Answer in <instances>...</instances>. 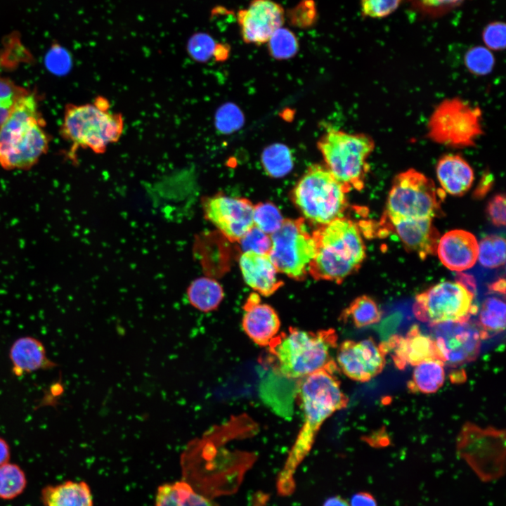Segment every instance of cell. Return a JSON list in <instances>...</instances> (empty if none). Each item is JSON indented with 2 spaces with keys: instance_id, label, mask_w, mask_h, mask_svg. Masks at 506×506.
Returning <instances> with one entry per match:
<instances>
[{
  "instance_id": "obj_1",
  "label": "cell",
  "mask_w": 506,
  "mask_h": 506,
  "mask_svg": "<svg viewBox=\"0 0 506 506\" xmlns=\"http://www.w3.org/2000/svg\"><path fill=\"white\" fill-rule=\"evenodd\" d=\"M337 365L319 370L301 379L299 396L304 420L283 469L277 479L279 495H291L295 489L294 472L311 450L318 431L335 412L345 408L349 398L335 375Z\"/></svg>"
},
{
  "instance_id": "obj_2",
  "label": "cell",
  "mask_w": 506,
  "mask_h": 506,
  "mask_svg": "<svg viewBox=\"0 0 506 506\" xmlns=\"http://www.w3.org/2000/svg\"><path fill=\"white\" fill-rule=\"evenodd\" d=\"M337 345V335L332 328L313 332L290 327L267 346V362L282 377L301 379L337 365L331 353Z\"/></svg>"
},
{
  "instance_id": "obj_3",
  "label": "cell",
  "mask_w": 506,
  "mask_h": 506,
  "mask_svg": "<svg viewBox=\"0 0 506 506\" xmlns=\"http://www.w3.org/2000/svg\"><path fill=\"white\" fill-rule=\"evenodd\" d=\"M36 95L30 92L0 126V166L32 168L48 150L50 137Z\"/></svg>"
},
{
  "instance_id": "obj_4",
  "label": "cell",
  "mask_w": 506,
  "mask_h": 506,
  "mask_svg": "<svg viewBox=\"0 0 506 506\" xmlns=\"http://www.w3.org/2000/svg\"><path fill=\"white\" fill-rule=\"evenodd\" d=\"M316 253L309 274L319 280L342 283L358 271L365 258V246L360 228L344 216L313 231Z\"/></svg>"
},
{
  "instance_id": "obj_5",
  "label": "cell",
  "mask_w": 506,
  "mask_h": 506,
  "mask_svg": "<svg viewBox=\"0 0 506 506\" xmlns=\"http://www.w3.org/2000/svg\"><path fill=\"white\" fill-rule=\"evenodd\" d=\"M348 192L324 164L315 163L299 178L291 198L303 219L319 227L344 216Z\"/></svg>"
},
{
  "instance_id": "obj_6",
  "label": "cell",
  "mask_w": 506,
  "mask_h": 506,
  "mask_svg": "<svg viewBox=\"0 0 506 506\" xmlns=\"http://www.w3.org/2000/svg\"><path fill=\"white\" fill-rule=\"evenodd\" d=\"M317 147L324 165L349 192L363 188L368 160L375 148L370 136L332 129L320 136Z\"/></svg>"
},
{
  "instance_id": "obj_7",
  "label": "cell",
  "mask_w": 506,
  "mask_h": 506,
  "mask_svg": "<svg viewBox=\"0 0 506 506\" xmlns=\"http://www.w3.org/2000/svg\"><path fill=\"white\" fill-rule=\"evenodd\" d=\"M120 113L103 110L94 103L69 104L65 107L61 125V136L71 144L70 154L79 148L104 153L107 147L119 141L124 131Z\"/></svg>"
},
{
  "instance_id": "obj_8",
  "label": "cell",
  "mask_w": 506,
  "mask_h": 506,
  "mask_svg": "<svg viewBox=\"0 0 506 506\" xmlns=\"http://www.w3.org/2000/svg\"><path fill=\"white\" fill-rule=\"evenodd\" d=\"M445 192L421 172L409 169L397 174L388 194L384 214L389 218L439 216Z\"/></svg>"
},
{
  "instance_id": "obj_9",
  "label": "cell",
  "mask_w": 506,
  "mask_h": 506,
  "mask_svg": "<svg viewBox=\"0 0 506 506\" xmlns=\"http://www.w3.org/2000/svg\"><path fill=\"white\" fill-rule=\"evenodd\" d=\"M480 108L460 98L441 101L427 123V136L434 142L452 148L475 145L483 134Z\"/></svg>"
},
{
  "instance_id": "obj_10",
  "label": "cell",
  "mask_w": 506,
  "mask_h": 506,
  "mask_svg": "<svg viewBox=\"0 0 506 506\" xmlns=\"http://www.w3.org/2000/svg\"><path fill=\"white\" fill-rule=\"evenodd\" d=\"M271 239L268 256L278 272L295 280H304L316 253V242L306 221L285 219Z\"/></svg>"
},
{
  "instance_id": "obj_11",
  "label": "cell",
  "mask_w": 506,
  "mask_h": 506,
  "mask_svg": "<svg viewBox=\"0 0 506 506\" xmlns=\"http://www.w3.org/2000/svg\"><path fill=\"white\" fill-rule=\"evenodd\" d=\"M505 441L504 431L467 422L459 435L457 450L481 480L491 481L504 474Z\"/></svg>"
},
{
  "instance_id": "obj_12",
  "label": "cell",
  "mask_w": 506,
  "mask_h": 506,
  "mask_svg": "<svg viewBox=\"0 0 506 506\" xmlns=\"http://www.w3.org/2000/svg\"><path fill=\"white\" fill-rule=\"evenodd\" d=\"M478 309L473 293L458 281H444L417 295L413 310L419 320L434 325L469 320Z\"/></svg>"
},
{
  "instance_id": "obj_13",
  "label": "cell",
  "mask_w": 506,
  "mask_h": 506,
  "mask_svg": "<svg viewBox=\"0 0 506 506\" xmlns=\"http://www.w3.org/2000/svg\"><path fill=\"white\" fill-rule=\"evenodd\" d=\"M440 360L450 367L474 361L479 354L481 339L475 321L446 322L432 325Z\"/></svg>"
},
{
  "instance_id": "obj_14",
  "label": "cell",
  "mask_w": 506,
  "mask_h": 506,
  "mask_svg": "<svg viewBox=\"0 0 506 506\" xmlns=\"http://www.w3.org/2000/svg\"><path fill=\"white\" fill-rule=\"evenodd\" d=\"M205 218L231 242H238L254 226V205L245 197L222 193L202 200Z\"/></svg>"
},
{
  "instance_id": "obj_15",
  "label": "cell",
  "mask_w": 506,
  "mask_h": 506,
  "mask_svg": "<svg viewBox=\"0 0 506 506\" xmlns=\"http://www.w3.org/2000/svg\"><path fill=\"white\" fill-rule=\"evenodd\" d=\"M337 348L338 370L352 380L368 382L384 368L386 353L372 337L360 341L347 339Z\"/></svg>"
},
{
  "instance_id": "obj_16",
  "label": "cell",
  "mask_w": 506,
  "mask_h": 506,
  "mask_svg": "<svg viewBox=\"0 0 506 506\" xmlns=\"http://www.w3.org/2000/svg\"><path fill=\"white\" fill-rule=\"evenodd\" d=\"M242 40L247 44L267 43L285 20L283 7L272 0H252L237 14Z\"/></svg>"
},
{
  "instance_id": "obj_17",
  "label": "cell",
  "mask_w": 506,
  "mask_h": 506,
  "mask_svg": "<svg viewBox=\"0 0 506 506\" xmlns=\"http://www.w3.org/2000/svg\"><path fill=\"white\" fill-rule=\"evenodd\" d=\"M379 346L386 354L391 353L395 365L401 370L427 360H440L433 338L422 332L417 325L412 326L405 336L394 335Z\"/></svg>"
},
{
  "instance_id": "obj_18",
  "label": "cell",
  "mask_w": 506,
  "mask_h": 506,
  "mask_svg": "<svg viewBox=\"0 0 506 506\" xmlns=\"http://www.w3.org/2000/svg\"><path fill=\"white\" fill-rule=\"evenodd\" d=\"M381 222L389 231H394L406 249L420 259L435 254L439 233L431 218H389L383 214Z\"/></svg>"
},
{
  "instance_id": "obj_19",
  "label": "cell",
  "mask_w": 506,
  "mask_h": 506,
  "mask_svg": "<svg viewBox=\"0 0 506 506\" xmlns=\"http://www.w3.org/2000/svg\"><path fill=\"white\" fill-rule=\"evenodd\" d=\"M242 327L254 344L267 347L278 335L280 320L271 306L262 303L259 294L252 293L243 306Z\"/></svg>"
},
{
  "instance_id": "obj_20",
  "label": "cell",
  "mask_w": 506,
  "mask_h": 506,
  "mask_svg": "<svg viewBox=\"0 0 506 506\" xmlns=\"http://www.w3.org/2000/svg\"><path fill=\"white\" fill-rule=\"evenodd\" d=\"M437 253L441 263L453 271L471 268L478 255V242L474 235L464 230H453L439 240Z\"/></svg>"
},
{
  "instance_id": "obj_21",
  "label": "cell",
  "mask_w": 506,
  "mask_h": 506,
  "mask_svg": "<svg viewBox=\"0 0 506 506\" xmlns=\"http://www.w3.org/2000/svg\"><path fill=\"white\" fill-rule=\"evenodd\" d=\"M239 266L245 282L263 296H270L283 284L268 255L242 252Z\"/></svg>"
},
{
  "instance_id": "obj_22",
  "label": "cell",
  "mask_w": 506,
  "mask_h": 506,
  "mask_svg": "<svg viewBox=\"0 0 506 506\" xmlns=\"http://www.w3.org/2000/svg\"><path fill=\"white\" fill-rule=\"evenodd\" d=\"M436 173L442 190L454 196H461L467 192L474 179L472 167L457 154L441 157L437 162Z\"/></svg>"
},
{
  "instance_id": "obj_23",
  "label": "cell",
  "mask_w": 506,
  "mask_h": 506,
  "mask_svg": "<svg viewBox=\"0 0 506 506\" xmlns=\"http://www.w3.org/2000/svg\"><path fill=\"white\" fill-rule=\"evenodd\" d=\"M9 358L16 376L56 366L47 357L42 342L30 336L19 337L13 343Z\"/></svg>"
},
{
  "instance_id": "obj_24",
  "label": "cell",
  "mask_w": 506,
  "mask_h": 506,
  "mask_svg": "<svg viewBox=\"0 0 506 506\" xmlns=\"http://www.w3.org/2000/svg\"><path fill=\"white\" fill-rule=\"evenodd\" d=\"M41 500L43 506H93L91 490L85 481L48 485L41 490Z\"/></svg>"
},
{
  "instance_id": "obj_25",
  "label": "cell",
  "mask_w": 506,
  "mask_h": 506,
  "mask_svg": "<svg viewBox=\"0 0 506 506\" xmlns=\"http://www.w3.org/2000/svg\"><path fill=\"white\" fill-rule=\"evenodd\" d=\"M155 506H219L211 498L195 491L184 480L160 486Z\"/></svg>"
},
{
  "instance_id": "obj_26",
  "label": "cell",
  "mask_w": 506,
  "mask_h": 506,
  "mask_svg": "<svg viewBox=\"0 0 506 506\" xmlns=\"http://www.w3.org/2000/svg\"><path fill=\"white\" fill-rule=\"evenodd\" d=\"M493 293L484 299L477 313L476 322L481 339L493 337L505 329V297Z\"/></svg>"
},
{
  "instance_id": "obj_27",
  "label": "cell",
  "mask_w": 506,
  "mask_h": 506,
  "mask_svg": "<svg viewBox=\"0 0 506 506\" xmlns=\"http://www.w3.org/2000/svg\"><path fill=\"white\" fill-rule=\"evenodd\" d=\"M190 304L200 311L211 312L219 306L224 297L222 286L214 278L199 277L193 280L186 290Z\"/></svg>"
},
{
  "instance_id": "obj_28",
  "label": "cell",
  "mask_w": 506,
  "mask_h": 506,
  "mask_svg": "<svg viewBox=\"0 0 506 506\" xmlns=\"http://www.w3.org/2000/svg\"><path fill=\"white\" fill-rule=\"evenodd\" d=\"M444 363L439 359L424 361L415 366L408 388L413 393L433 394L443 384Z\"/></svg>"
},
{
  "instance_id": "obj_29",
  "label": "cell",
  "mask_w": 506,
  "mask_h": 506,
  "mask_svg": "<svg viewBox=\"0 0 506 506\" xmlns=\"http://www.w3.org/2000/svg\"><path fill=\"white\" fill-rule=\"evenodd\" d=\"M261 162L265 172L269 176L277 179L288 174L294 165L291 150L282 143L266 147L261 153Z\"/></svg>"
},
{
  "instance_id": "obj_30",
  "label": "cell",
  "mask_w": 506,
  "mask_h": 506,
  "mask_svg": "<svg viewBox=\"0 0 506 506\" xmlns=\"http://www.w3.org/2000/svg\"><path fill=\"white\" fill-rule=\"evenodd\" d=\"M343 320H350L358 328L378 323L382 318V311L371 297L362 295L356 298L343 311Z\"/></svg>"
},
{
  "instance_id": "obj_31",
  "label": "cell",
  "mask_w": 506,
  "mask_h": 506,
  "mask_svg": "<svg viewBox=\"0 0 506 506\" xmlns=\"http://www.w3.org/2000/svg\"><path fill=\"white\" fill-rule=\"evenodd\" d=\"M477 259L479 264L486 268H497L505 263V240L498 235L483 238L478 244Z\"/></svg>"
},
{
  "instance_id": "obj_32",
  "label": "cell",
  "mask_w": 506,
  "mask_h": 506,
  "mask_svg": "<svg viewBox=\"0 0 506 506\" xmlns=\"http://www.w3.org/2000/svg\"><path fill=\"white\" fill-rule=\"evenodd\" d=\"M27 486L26 476L16 464L6 462L0 466V498L12 500L20 495Z\"/></svg>"
},
{
  "instance_id": "obj_33",
  "label": "cell",
  "mask_w": 506,
  "mask_h": 506,
  "mask_svg": "<svg viewBox=\"0 0 506 506\" xmlns=\"http://www.w3.org/2000/svg\"><path fill=\"white\" fill-rule=\"evenodd\" d=\"M30 90L0 74V126Z\"/></svg>"
},
{
  "instance_id": "obj_34",
  "label": "cell",
  "mask_w": 506,
  "mask_h": 506,
  "mask_svg": "<svg viewBox=\"0 0 506 506\" xmlns=\"http://www.w3.org/2000/svg\"><path fill=\"white\" fill-rule=\"evenodd\" d=\"M267 44L271 56L278 60L292 58L299 51L296 35L290 30L283 27L275 30Z\"/></svg>"
},
{
  "instance_id": "obj_35",
  "label": "cell",
  "mask_w": 506,
  "mask_h": 506,
  "mask_svg": "<svg viewBox=\"0 0 506 506\" xmlns=\"http://www.w3.org/2000/svg\"><path fill=\"white\" fill-rule=\"evenodd\" d=\"M284 219L278 207L271 202L254 205V226L269 235L280 228Z\"/></svg>"
},
{
  "instance_id": "obj_36",
  "label": "cell",
  "mask_w": 506,
  "mask_h": 506,
  "mask_svg": "<svg viewBox=\"0 0 506 506\" xmlns=\"http://www.w3.org/2000/svg\"><path fill=\"white\" fill-rule=\"evenodd\" d=\"M467 68L476 75L490 73L495 65V58L490 49L483 46L470 48L465 55Z\"/></svg>"
},
{
  "instance_id": "obj_37",
  "label": "cell",
  "mask_w": 506,
  "mask_h": 506,
  "mask_svg": "<svg viewBox=\"0 0 506 506\" xmlns=\"http://www.w3.org/2000/svg\"><path fill=\"white\" fill-rule=\"evenodd\" d=\"M244 121L241 110L231 103L220 106L214 116L216 129L221 134H228L239 129Z\"/></svg>"
},
{
  "instance_id": "obj_38",
  "label": "cell",
  "mask_w": 506,
  "mask_h": 506,
  "mask_svg": "<svg viewBox=\"0 0 506 506\" xmlns=\"http://www.w3.org/2000/svg\"><path fill=\"white\" fill-rule=\"evenodd\" d=\"M411 8L423 17H441L460 6L465 0H408Z\"/></svg>"
},
{
  "instance_id": "obj_39",
  "label": "cell",
  "mask_w": 506,
  "mask_h": 506,
  "mask_svg": "<svg viewBox=\"0 0 506 506\" xmlns=\"http://www.w3.org/2000/svg\"><path fill=\"white\" fill-rule=\"evenodd\" d=\"M216 45V43L209 34L197 32L193 34L188 41L186 49L194 60L205 63L214 57Z\"/></svg>"
},
{
  "instance_id": "obj_40",
  "label": "cell",
  "mask_w": 506,
  "mask_h": 506,
  "mask_svg": "<svg viewBox=\"0 0 506 506\" xmlns=\"http://www.w3.org/2000/svg\"><path fill=\"white\" fill-rule=\"evenodd\" d=\"M242 252H250L268 255L271 247V235L253 226L238 241Z\"/></svg>"
},
{
  "instance_id": "obj_41",
  "label": "cell",
  "mask_w": 506,
  "mask_h": 506,
  "mask_svg": "<svg viewBox=\"0 0 506 506\" xmlns=\"http://www.w3.org/2000/svg\"><path fill=\"white\" fill-rule=\"evenodd\" d=\"M404 0H361L363 16L383 18L389 16L399 7Z\"/></svg>"
},
{
  "instance_id": "obj_42",
  "label": "cell",
  "mask_w": 506,
  "mask_h": 506,
  "mask_svg": "<svg viewBox=\"0 0 506 506\" xmlns=\"http://www.w3.org/2000/svg\"><path fill=\"white\" fill-rule=\"evenodd\" d=\"M482 39L486 47L493 51H502L506 44L505 23L493 21L486 25L482 31Z\"/></svg>"
},
{
  "instance_id": "obj_43",
  "label": "cell",
  "mask_w": 506,
  "mask_h": 506,
  "mask_svg": "<svg viewBox=\"0 0 506 506\" xmlns=\"http://www.w3.org/2000/svg\"><path fill=\"white\" fill-rule=\"evenodd\" d=\"M505 197L497 194L493 197L486 206V212L488 219L496 226H504L506 220Z\"/></svg>"
},
{
  "instance_id": "obj_44",
  "label": "cell",
  "mask_w": 506,
  "mask_h": 506,
  "mask_svg": "<svg viewBox=\"0 0 506 506\" xmlns=\"http://www.w3.org/2000/svg\"><path fill=\"white\" fill-rule=\"evenodd\" d=\"M316 10L311 0L302 1L295 7L291 13V21L299 27L311 25L315 21Z\"/></svg>"
},
{
  "instance_id": "obj_45",
  "label": "cell",
  "mask_w": 506,
  "mask_h": 506,
  "mask_svg": "<svg viewBox=\"0 0 506 506\" xmlns=\"http://www.w3.org/2000/svg\"><path fill=\"white\" fill-rule=\"evenodd\" d=\"M350 506H377L374 496L365 491L355 493L351 498Z\"/></svg>"
},
{
  "instance_id": "obj_46",
  "label": "cell",
  "mask_w": 506,
  "mask_h": 506,
  "mask_svg": "<svg viewBox=\"0 0 506 506\" xmlns=\"http://www.w3.org/2000/svg\"><path fill=\"white\" fill-rule=\"evenodd\" d=\"M11 457V451L8 443L3 438L0 437V466L8 462Z\"/></svg>"
},
{
  "instance_id": "obj_47",
  "label": "cell",
  "mask_w": 506,
  "mask_h": 506,
  "mask_svg": "<svg viewBox=\"0 0 506 506\" xmlns=\"http://www.w3.org/2000/svg\"><path fill=\"white\" fill-rule=\"evenodd\" d=\"M491 181L489 176L483 177L474 192V196L478 198L483 197L489 190Z\"/></svg>"
},
{
  "instance_id": "obj_48",
  "label": "cell",
  "mask_w": 506,
  "mask_h": 506,
  "mask_svg": "<svg viewBox=\"0 0 506 506\" xmlns=\"http://www.w3.org/2000/svg\"><path fill=\"white\" fill-rule=\"evenodd\" d=\"M229 47L223 44H216L214 57L217 61H221L226 59L229 53Z\"/></svg>"
},
{
  "instance_id": "obj_49",
  "label": "cell",
  "mask_w": 506,
  "mask_h": 506,
  "mask_svg": "<svg viewBox=\"0 0 506 506\" xmlns=\"http://www.w3.org/2000/svg\"><path fill=\"white\" fill-rule=\"evenodd\" d=\"M489 290L491 291L492 293L495 294H500L505 295V280L504 278H499L498 280H496L493 283H491L489 287Z\"/></svg>"
},
{
  "instance_id": "obj_50",
  "label": "cell",
  "mask_w": 506,
  "mask_h": 506,
  "mask_svg": "<svg viewBox=\"0 0 506 506\" xmlns=\"http://www.w3.org/2000/svg\"><path fill=\"white\" fill-rule=\"evenodd\" d=\"M323 506H350L349 504L339 495H335L328 498L323 503Z\"/></svg>"
}]
</instances>
